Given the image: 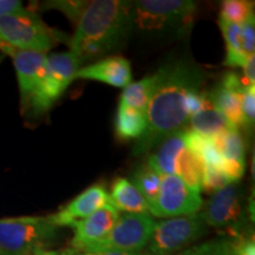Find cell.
Here are the masks:
<instances>
[{"mask_svg":"<svg viewBox=\"0 0 255 255\" xmlns=\"http://www.w3.org/2000/svg\"><path fill=\"white\" fill-rule=\"evenodd\" d=\"M161 79L146 108V128L133 145L132 154L149 152L167 137L186 130L189 124L186 101L191 91H199L205 83V71L195 63L177 59L164 64Z\"/></svg>","mask_w":255,"mask_h":255,"instance_id":"obj_1","label":"cell"},{"mask_svg":"<svg viewBox=\"0 0 255 255\" xmlns=\"http://www.w3.org/2000/svg\"><path fill=\"white\" fill-rule=\"evenodd\" d=\"M132 1L88 2L70 39V51L81 64L119 49L131 34Z\"/></svg>","mask_w":255,"mask_h":255,"instance_id":"obj_2","label":"cell"},{"mask_svg":"<svg viewBox=\"0 0 255 255\" xmlns=\"http://www.w3.org/2000/svg\"><path fill=\"white\" fill-rule=\"evenodd\" d=\"M196 12L191 0L132 1L131 33L152 40L181 39L190 33Z\"/></svg>","mask_w":255,"mask_h":255,"instance_id":"obj_3","label":"cell"},{"mask_svg":"<svg viewBox=\"0 0 255 255\" xmlns=\"http://www.w3.org/2000/svg\"><path fill=\"white\" fill-rule=\"evenodd\" d=\"M65 38L63 32L47 26L39 15L26 8L0 17V43L5 55L11 50L46 53Z\"/></svg>","mask_w":255,"mask_h":255,"instance_id":"obj_4","label":"cell"},{"mask_svg":"<svg viewBox=\"0 0 255 255\" xmlns=\"http://www.w3.org/2000/svg\"><path fill=\"white\" fill-rule=\"evenodd\" d=\"M49 216H20L0 220V255H39L57 238Z\"/></svg>","mask_w":255,"mask_h":255,"instance_id":"obj_5","label":"cell"},{"mask_svg":"<svg viewBox=\"0 0 255 255\" xmlns=\"http://www.w3.org/2000/svg\"><path fill=\"white\" fill-rule=\"evenodd\" d=\"M81 65L71 51L47 55L43 77L26 109L34 115L47 113L75 81V75Z\"/></svg>","mask_w":255,"mask_h":255,"instance_id":"obj_6","label":"cell"},{"mask_svg":"<svg viewBox=\"0 0 255 255\" xmlns=\"http://www.w3.org/2000/svg\"><path fill=\"white\" fill-rule=\"evenodd\" d=\"M208 227L200 213L165 219L155 223L145 253L171 255L193 246L207 234Z\"/></svg>","mask_w":255,"mask_h":255,"instance_id":"obj_7","label":"cell"},{"mask_svg":"<svg viewBox=\"0 0 255 255\" xmlns=\"http://www.w3.org/2000/svg\"><path fill=\"white\" fill-rule=\"evenodd\" d=\"M200 213L207 227L225 228L233 233V238L242 235L246 208L245 194L238 182H233L212 194Z\"/></svg>","mask_w":255,"mask_h":255,"instance_id":"obj_8","label":"cell"},{"mask_svg":"<svg viewBox=\"0 0 255 255\" xmlns=\"http://www.w3.org/2000/svg\"><path fill=\"white\" fill-rule=\"evenodd\" d=\"M155 220L148 213L145 214H120L117 222L103 240L92 245L82 252H143L150 241Z\"/></svg>","mask_w":255,"mask_h":255,"instance_id":"obj_9","label":"cell"},{"mask_svg":"<svg viewBox=\"0 0 255 255\" xmlns=\"http://www.w3.org/2000/svg\"><path fill=\"white\" fill-rule=\"evenodd\" d=\"M202 206L201 191L188 187L176 175H163L159 193L149 206V213L156 218L170 219L200 213Z\"/></svg>","mask_w":255,"mask_h":255,"instance_id":"obj_10","label":"cell"},{"mask_svg":"<svg viewBox=\"0 0 255 255\" xmlns=\"http://www.w3.org/2000/svg\"><path fill=\"white\" fill-rule=\"evenodd\" d=\"M108 203H110L109 191L103 184L96 183L50 215L49 219L56 227H72L76 222L88 218Z\"/></svg>","mask_w":255,"mask_h":255,"instance_id":"obj_11","label":"cell"},{"mask_svg":"<svg viewBox=\"0 0 255 255\" xmlns=\"http://www.w3.org/2000/svg\"><path fill=\"white\" fill-rule=\"evenodd\" d=\"M119 218V210L111 203H108L107 206L96 210L88 218L76 222L72 226L73 231H75L71 240L72 250L82 253V252L87 251L89 247H91L92 245L103 240L113 229Z\"/></svg>","mask_w":255,"mask_h":255,"instance_id":"obj_12","label":"cell"},{"mask_svg":"<svg viewBox=\"0 0 255 255\" xmlns=\"http://www.w3.org/2000/svg\"><path fill=\"white\" fill-rule=\"evenodd\" d=\"M8 56L13 59L17 73L21 107L26 110L27 104L36 92L46 65L47 55L37 51L11 50Z\"/></svg>","mask_w":255,"mask_h":255,"instance_id":"obj_13","label":"cell"},{"mask_svg":"<svg viewBox=\"0 0 255 255\" xmlns=\"http://www.w3.org/2000/svg\"><path fill=\"white\" fill-rule=\"evenodd\" d=\"M245 88L241 77L235 72H227L214 90L208 92L210 101L227 120L233 129L244 128L241 111V92Z\"/></svg>","mask_w":255,"mask_h":255,"instance_id":"obj_14","label":"cell"},{"mask_svg":"<svg viewBox=\"0 0 255 255\" xmlns=\"http://www.w3.org/2000/svg\"><path fill=\"white\" fill-rule=\"evenodd\" d=\"M76 79L105 83L115 88H126L131 83V65L122 56H110L79 68Z\"/></svg>","mask_w":255,"mask_h":255,"instance_id":"obj_15","label":"cell"},{"mask_svg":"<svg viewBox=\"0 0 255 255\" xmlns=\"http://www.w3.org/2000/svg\"><path fill=\"white\" fill-rule=\"evenodd\" d=\"M221 156L219 168L231 182H238L245 173V143L239 130L229 129L212 137Z\"/></svg>","mask_w":255,"mask_h":255,"instance_id":"obj_16","label":"cell"},{"mask_svg":"<svg viewBox=\"0 0 255 255\" xmlns=\"http://www.w3.org/2000/svg\"><path fill=\"white\" fill-rule=\"evenodd\" d=\"M186 130L178 131L167 137L154 149V152L149 155L148 162L155 170L163 175H175L178 156L186 148Z\"/></svg>","mask_w":255,"mask_h":255,"instance_id":"obj_17","label":"cell"},{"mask_svg":"<svg viewBox=\"0 0 255 255\" xmlns=\"http://www.w3.org/2000/svg\"><path fill=\"white\" fill-rule=\"evenodd\" d=\"M109 197L110 203L119 212L129 214H149L148 202L129 178H116L111 184Z\"/></svg>","mask_w":255,"mask_h":255,"instance_id":"obj_18","label":"cell"},{"mask_svg":"<svg viewBox=\"0 0 255 255\" xmlns=\"http://www.w3.org/2000/svg\"><path fill=\"white\" fill-rule=\"evenodd\" d=\"M161 69H158L155 73L146 76L141 81L131 82L130 84H128L121 95L120 104L145 113L149 101L154 95L159 79H161Z\"/></svg>","mask_w":255,"mask_h":255,"instance_id":"obj_19","label":"cell"},{"mask_svg":"<svg viewBox=\"0 0 255 255\" xmlns=\"http://www.w3.org/2000/svg\"><path fill=\"white\" fill-rule=\"evenodd\" d=\"M189 124L191 131L200 133L206 137H213L218 133L233 129L229 126L225 116L216 109L215 105L210 101L208 92H207V102L202 110L190 117ZM235 130V129H234Z\"/></svg>","mask_w":255,"mask_h":255,"instance_id":"obj_20","label":"cell"},{"mask_svg":"<svg viewBox=\"0 0 255 255\" xmlns=\"http://www.w3.org/2000/svg\"><path fill=\"white\" fill-rule=\"evenodd\" d=\"M115 128H116V135L120 139L123 141L138 139L146 128L145 113L120 104Z\"/></svg>","mask_w":255,"mask_h":255,"instance_id":"obj_21","label":"cell"},{"mask_svg":"<svg viewBox=\"0 0 255 255\" xmlns=\"http://www.w3.org/2000/svg\"><path fill=\"white\" fill-rule=\"evenodd\" d=\"M205 168L206 163L201 156L186 146L177 158L175 175L180 177L188 187L201 191Z\"/></svg>","mask_w":255,"mask_h":255,"instance_id":"obj_22","label":"cell"},{"mask_svg":"<svg viewBox=\"0 0 255 255\" xmlns=\"http://www.w3.org/2000/svg\"><path fill=\"white\" fill-rule=\"evenodd\" d=\"M219 25L221 28L226 41V59L225 65L229 68H242L248 57L245 55L241 41L240 25L231 24L219 19Z\"/></svg>","mask_w":255,"mask_h":255,"instance_id":"obj_23","label":"cell"},{"mask_svg":"<svg viewBox=\"0 0 255 255\" xmlns=\"http://www.w3.org/2000/svg\"><path fill=\"white\" fill-rule=\"evenodd\" d=\"M162 175L157 170H155L151 165H149L148 162H145L144 164L139 165L136 169L132 175L131 182L135 184V187L144 197L148 202V206H150L158 195Z\"/></svg>","mask_w":255,"mask_h":255,"instance_id":"obj_24","label":"cell"},{"mask_svg":"<svg viewBox=\"0 0 255 255\" xmlns=\"http://www.w3.org/2000/svg\"><path fill=\"white\" fill-rule=\"evenodd\" d=\"M254 17V1L225 0L220 9V19L231 24L241 25Z\"/></svg>","mask_w":255,"mask_h":255,"instance_id":"obj_25","label":"cell"},{"mask_svg":"<svg viewBox=\"0 0 255 255\" xmlns=\"http://www.w3.org/2000/svg\"><path fill=\"white\" fill-rule=\"evenodd\" d=\"M233 183L226 177V175L222 173L221 170L212 165H206L205 173H203L202 178V186H201V190L205 193L213 194L218 191L221 188L226 187L227 184Z\"/></svg>","mask_w":255,"mask_h":255,"instance_id":"obj_26","label":"cell"},{"mask_svg":"<svg viewBox=\"0 0 255 255\" xmlns=\"http://www.w3.org/2000/svg\"><path fill=\"white\" fill-rule=\"evenodd\" d=\"M241 111L244 128L251 129L255 121V87L245 88L241 92Z\"/></svg>","mask_w":255,"mask_h":255,"instance_id":"obj_27","label":"cell"},{"mask_svg":"<svg viewBox=\"0 0 255 255\" xmlns=\"http://www.w3.org/2000/svg\"><path fill=\"white\" fill-rule=\"evenodd\" d=\"M226 255H255L253 235H240V237L228 239Z\"/></svg>","mask_w":255,"mask_h":255,"instance_id":"obj_28","label":"cell"},{"mask_svg":"<svg viewBox=\"0 0 255 255\" xmlns=\"http://www.w3.org/2000/svg\"><path fill=\"white\" fill-rule=\"evenodd\" d=\"M255 21L254 17L248 19L244 24L240 25L241 41L244 52L247 57L254 55L255 50Z\"/></svg>","mask_w":255,"mask_h":255,"instance_id":"obj_29","label":"cell"},{"mask_svg":"<svg viewBox=\"0 0 255 255\" xmlns=\"http://www.w3.org/2000/svg\"><path fill=\"white\" fill-rule=\"evenodd\" d=\"M89 1H52L49 2V7L57 8L65 13L73 21H78L83 9L88 5Z\"/></svg>","mask_w":255,"mask_h":255,"instance_id":"obj_30","label":"cell"},{"mask_svg":"<svg viewBox=\"0 0 255 255\" xmlns=\"http://www.w3.org/2000/svg\"><path fill=\"white\" fill-rule=\"evenodd\" d=\"M219 239L210 240L200 245H193V246L186 248V250L177 252V253L171 255H208L210 252L214 250V247L218 244Z\"/></svg>","mask_w":255,"mask_h":255,"instance_id":"obj_31","label":"cell"},{"mask_svg":"<svg viewBox=\"0 0 255 255\" xmlns=\"http://www.w3.org/2000/svg\"><path fill=\"white\" fill-rule=\"evenodd\" d=\"M244 77H242V82L246 87H253L255 84V58L254 55L250 56L245 62L244 66Z\"/></svg>","mask_w":255,"mask_h":255,"instance_id":"obj_32","label":"cell"},{"mask_svg":"<svg viewBox=\"0 0 255 255\" xmlns=\"http://www.w3.org/2000/svg\"><path fill=\"white\" fill-rule=\"evenodd\" d=\"M25 7L23 2L18 0H0V17L8 13L23 11Z\"/></svg>","mask_w":255,"mask_h":255,"instance_id":"obj_33","label":"cell"},{"mask_svg":"<svg viewBox=\"0 0 255 255\" xmlns=\"http://www.w3.org/2000/svg\"><path fill=\"white\" fill-rule=\"evenodd\" d=\"M82 255H149L145 252H117V251H100V252H85Z\"/></svg>","mask_w":255,"mask_h":255,"instance_id":"obj_34","label":"cell"},{"mask_svg":"<svg viewBox=\"0 0 255 255\" xmlns=\"http://www.w3.org/2000/svg\"><path fill=\"white\" fill-rule=\"evenodd\" d=\"M227 246H228V239H219L218 244L214 247V250L208 255H226V252H227Z\"/></svg>","mask_w":255,"mask_h":255,"instance_id":"obj_35","label":"cell"},{"mask_svg":"<svg viewBox=\"0 0 255 255\" xmlns=\"http://www.w3.org/2000/svg\"><path fill=\"white\" fill-rule=\"evenodd\" d=\"M39 255H82L79 252L72 250H63V251H44Z\"/></svg>","mask_w":255,"mask_h":255,"instance_id":"obj_36","label":"cell"},{"mask_svg":"<svg viewBox=\"0 0 255 255\" xmlns=\"http://www.w3.org/2000/svg\"><path fill=\"white\" fill-rule=\"evenodd\" d=\"M0 51H1V52H2V51H4V46H2L1 43H0Z\"/></svg>","mask_w":255,"mask_h":255,"instance_id":"obj_37","label":"cell"},{"mask_svg":"<svg viewBox=\"0 0 255 255\" xmlns=\"http://www.w3.org/2000/svg\"><path fill=\"white\" fill-rule=\"evenodd\" d=\"M2 58H4V56H0V63H1V60H2Z\"/></svg>","mask_w":255,"mask_h":255,"instance_id":"obj_38","label":"cell"}]
</instances>
